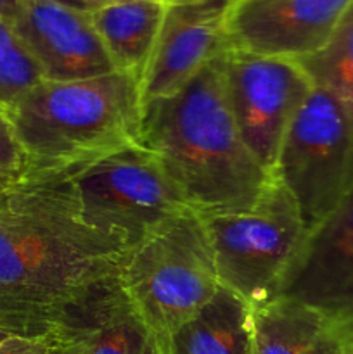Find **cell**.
Returning <instances> with one entry per match:
<instances>
[{"instance_id": "1", "label": "cell", "mask_w": 353, "mask_h": 354, "mask_svg": "<svg viewBox=\"0 0 353 354\" xmlns=\"http://www.w3.org/2000/svg\"><path fill=\"white\" fill-rule=\"evenodd\" d=\"M127 252L40 175L23 171L0 194V330L51 339L59 313L116 277Z\"/></svg>"}, {"instance_id": "2", "label": "cell", "mask_w": 353, "mask_h": 354, "mask_svg": "<svg viewBox=\"0 0 353 354\" xmlns=\"http://www.w3.org/2000/svg\"><path fill=\"white\" fill-rule=\"evenodd\" d=\"M138 145L158 159L194 211L244 206L272 178L239 133L221 55L175 95L142 106Z\"/></svg>"}, {"instance_id": "3", "label": "cell", "mask_w": 353, "mask_h": 354, "mask_svg": "<svg viewBox=\"0 0 353 354\" xmlns=\"http://www.w3.org/2000/svg\"><path fill=\"white\" fill-rule=\"evenodd\" d=\"M3 116L24 152V169L64 168L138 144L141 80L121 71L42 80Z\"/></svg>"}, {"instance_id": "4", "label": "cell", "mask_w": 353, "mask_h": 354, "mask_svg": "<svg viewBox=\"0 0 353 354\" xmlns=\"http://www.w3.org/2000/svg\"><path fill=\"white\" fill-rule=\"evenodd\" d=\"M24 171L40 175L83 223L128 251L170 218L189 209L158 159L138 144L64 168Z\"/></svg>"}, {"instance_id": "5", "label": "cell", "mask_w": 353, "mask_h": 354, "mask_svg": "<svg viewBox=\"0 0 353 354\" xmlns=\"http://www.w3.org/2000/svg\"><path fill=\"white\" fill-rule=\"evenodd\" d=\"M116 280L142 320L166 344L221 287L196 211H182L134 245Z\"/></svg>"}, {"instance_id": "6", "label": "cell", "mask_w": 353, "mask_h": 354, "mask_svg": "<svg viewBox=\"0 0 353 354\" xmlns=\"http://www.w3.org/2000/svg\"><path fill=\"white\" fill-rule=\"evenodd\" d=\"M196 213L221 287L251 308L273 299L287 265L308 234L289 190L272 176L249 204Z\"/></svg>"}, {"instance_id": "7", "label": "cell", "mask_w": 353, "mask_h": 354, "mask_svg": "<svg viewBox=\"0 0 353 354\" xmlns=\"http://www.w3.org/2000/svg\"><path fill=\"white\" fill-rule=\"evenodd\" d=\"M272 176L296 201L307 230L353 190V120L320 86L287 128Z\"/></svg>"}, {"instance_id": "8", "label": "cell", "mask_w": 353, "mask_h": 354, "mask_svg": "<svg viewBox=\"0 0 353 354\" xmlns=\"http://www.w3.org/2000/svg\"><path fill=\"white\" fill-rule=\"evenodd\" d=\"M225 93L242 140L272 175L286 131L314 90L298 61L228 48L221 54Z\"/></svg>"}, {"instance_id": "9", "label": "cell", "mask_w": 353, "mask_h": 354, "mask_svg": "<svg viewBox=\"0 0 353 354\" xmlns=\"http://www.w3.org/2000/svg\"><path fill=\"white\" fill-rule=\"evenodd\" d=\"M230 6L232 0H170L142 73V106L175 95L230 48L227 33Z\"/></svg>"}, {"instance_id": "10", "label": "cell", "mask_w": 353, "mask_h": 354, "mask_svg": "<svg viewBox=\"0 0 353 354\" xmlns=\"http://www.w3.org/2000/svg\"><path fill=\"white\" fill-rule=\"evenodd\" d=\"M273 297L307 304L353 327V190L308 230Z\"/></svg>"}, {"instance_id": "11", "label": "cell", "mask_w": 353, "mask_h": 354, "mask_svg": "<svg viewBox=\"0 0 353 354\" xmlns=\"http://www.w3.org/2000/svg\"><path fill=\"white\" fill-rule=\"evenodd\" d=\"M353 0H232L227 16L230 48L303 59L320 50Z\"/></svg>"}, {"instance_id": "12", "label": "cell", "mask_w": 353, "mask_h": 354, "mask_svg": "<svg viewBox=\"0 0 353 354\" xmlns=\"http://www.w3.org/2000/svg\"><path fill=\"white\" fill-rule=\"evenodd\" d=\"M12 28L40 66L44 80L68 82L116 71L90 12L24 0Z\"/></svg>"}, {"instance_id": "13", "label": "cell", "mask_w": 353, "mask_h": 354, "mask_svg": "<svg viewBox=\"0 0 353 354\" xmlns=\"http://www.w3.org/2000/svg\"><path fill=\"white\" fill-rule=\"evenodd\" d=\"M51 339L55 348L71 354H168L165 342L127 299L116 277L61 311Z\"/></svg>"}, {"instance_id": "14", "label": "cell", "mask_w": 353, "mask_h": 354, "mask_svg": "<svg viewBox=\"0 0 353 354\" xmlns=\"http://www.w3.org/2000/svg\"><path fill=\"white\" fill-rule=\"evenodd\" d=\"M255 354H353V327L291 299L251 308Z\"/></svg>"}, {"instance_id": "15", "label": "cell", "mask_w": 353, "mask_h": 354, "mask_svg": "<svg viewBox=\"0 0 353 354\" xmlns=\"http://www.w3.org/2000/svg\"><path fill=\"white\" fill-rule=\"evenodd\" d=\"M170 0H125L90 12L116 71L141 80L158 40Z\"/></svg>"}, {"instance_id": "16", "label": "cell", "mask_w": 353, "mask_h": 354, "mask_svg": "<svg viewBox=\"0 0 353 354\" xmlns=\"http://www.w3.org/2000/svg\"><path fill=\"white\" fill-rule=\"evenodd\" d=\"M168 354H255L251 306L225 287L166 341Z\"/></svg>"}, {"instance_id": "17", "label": "cell", "mask_w": 353, "mask_h": 354, "mask_svg": "<svg viewBox=\"0 0 353 354\" xmlns=\"http://www.w3.org/2000/svg\"><path fill=\"white\" fill-rule=\"evenodd\" d=\"M315 86L331 93L353 120V6L315 54L298 59Z\"/></svg>"}, {"instance_id": "18", "label": "cell", "mask_w": 353, "mask_h": 354, "mask_svg": "<svg viewBox=\"0 0 353 354\" xmlns=\"http://www.w3.org/2000/svg\"><path fill=\"white\" fill-rule=\"evenodd\" d=\"M42 80L44 73L19 35L0 17V113L10 109Z\"/></svg>"}, {"instance_id": "19", "label": "cell", "mask_w": 353, "mask_h": 354, "mask_svg": "<svg viewBox=\"0 0 353 354\" xmlns=\"http://www.w3.org/2000/svg\"><path fill=\"white\" fill-rule=\"evenodd\" d=\"M26 166V158L17 144L16 135L7 118L0 113V171L21 175Z\"/></svg>"}, {"instance_id": "20", "label": "cell", "mask_w": 353, "mask_h": 354, "mask_svg": "<svg viewBox=\"0 0 353 354\" xmlns=\"http://www.w3.org/2000/svg\"><path fill=\"white\" fill-rule=\"evenodd\" d=\"M52 349H55V344L51 339L9 335L0 342V354H45Z\"/></svg>"}, {"instance_id": "21", "label": "cell", "mask_w": 353, "mask_h": 354, "mask_svg": "<svg viewBox=\"0 0 353 354\" xmlns=\"http://www.w3.org/2000/svg\"><path fill=\"white\" fill-rule=\"evenodd\" d=\"M42 2L57 3V6L82 10V12H92V10L99 9L100 6H104L100 0H42Z\"/></svg>"}, {"instance_id": "22", "label": "cell", "mask_w": 353, "mask_h": 354, "mask_svg": "<svg viewBox=\"0 0 353 354\" xmlns=\"http://www.w3.org/2000/svg\"><path fill=\"white\" fill-rule=\"evenodd\" d=\"M24 0H0V17L12 24L21 14Z\"/></svg>"}, {"instance_id": "23", "label": "cell", "mask_w": 353, "mask_h": 354, "mask_svg": "<svg viewBox=\"0 0 353 354\" xmlns=\"http://www.w3.org/2000/svg\"><path fill=\"white\" fill-rule=\"evenodd\" d=\"M17 176H19V175H10V173L0 171V194H2L3 190L9 189V187L14 183V180L17 178Z\"/></svg>"}, {"instance_id": "24", "label": "cell", "mask_w": 353, "mask_h": 354, "mask_svg": "<svg viewBox=\"0 0 353 354\" xmlns=\"http://www.w3.org/2000/svg\"><path fill=\"white\" fill-rule=\"evenodd\" d=\"M7 337H9V334H6L3 330H0V342H2L3 339H7Z\"/></svg>"}, {"instance_id": "25", "label": "cell", "mask_w": 353, "mask_h": 354, "mask_svg": "<svg viewBox=\"0 0 353 354\" xmlns=\"http://www.w3.org/2000/svg\"><path fill=\"white\" fill-rule=\"evenodd\" d=\"M102 3H114V2H125V0H100Z\"/></svg>"}, {"instance_id": "26", "label": "cell", "mask_w": 353, "mask_h": 354, "mask_svg": "<svg viewBox=\"0 0 353 354\" xmlns=\"http://www.w3.org/2000/svg\"><path fill=\"white\" fill-rule=\"evenodd\" d=\"M57 354H71L68 351V349H62V348H57Z\"/></svg>"}, {"instance_id": "27", "label": "cell", "mask_w": 353, "mask_h": 354, "mask_svg": "<svg viewBox=\"0 0 353 354\" xmlns=\"http://www.w3.org/2000/svg\"><path fill=\"white\" fill-rule=\"evenodd\" d=\"M45 354H57V348L52 349V351H48V353H45Z\"/></svg>"}]
</instances>
